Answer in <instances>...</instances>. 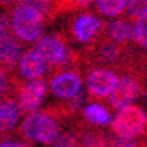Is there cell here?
<instances>
[{
  "instance_id": "1",
  "label": "cell",
  "mask_w": 147,
  "mask_h": 147,
  "mask_svg": "<svg viewBox=\"0 0 147 147\" xmlns=\"http://www.w3.org/2000/svg\"><path fill=\"white\" fill-rule=\"evenodd\" d=\"M21 134L27 141H34L38 144H51L61 134L59 123L51 114L48 112H32L26 117L19 128Z\"/></svg>"
},
{
  "instance_id": "2",
  "label": "cell",
  "mask_w": 147,
  "mask_h": 147,
  "mask_svg": "<svg viewBox=\"0 0 147 147\" xmlns=\"http://www.w3.org/2000/svg\"><path fill=\"white\" fill-rule=\"evenodd\" d=\"M114 134L120 138H136L147 128V114L139 106L128 104L118 109L117 115L110 121Z\"/></svg>"
},
{
  "instance_id": "3",
  "label": "cell",
  "mask_w": 147,
  "mask_h": 147,
  "mask_svg": "<svg viewBox=\"0 0 147 147\" xmlns=\"http://www.w3.org/2000/svg\"><path fill=\"white\" fill-rule=\"evenodd\" d=\"M45 26V16L26 5H18L11 16V29L19 40L34 42L40 37Z\"/></svg>"
},
{
  "instance_id": "4",
  "label": "cell",
  "mask_w": 147,
  "mask_h": 147,
  "mask_svg": "<svg viewBox=\"0 0 147 147\" xmlns=\"http://www.w3.org/2000/svg\"><path fill=\"white\" fill-rule=\"evenodd\" d=\"M35 50L45 58L48 64L55 66L56 69H64L72 66L77 61V55L67 48V43L59 35H45L38 37L35 43Z\"/></svg>"
},
{
  "instance_id": "5",
  "label": "cell",
  "mask_w": 147,
  "mask_h": 147,
  "mask_svg": "<svg viewBox=\"0 0 147 147\" xmlns=\"http://www.w3.org/2000/svg\"><path fill=\"white\" fill-rule=\"evenodd\" d=\"M47 94V82L43 78H34V80L24 83L18 90V106L21 112L24 114H32L38 110L42 101Z\"/></svg>"
},
{
  "instance_id": "6",
  "label": "cell",
  "mask_w": 147,
  "mask_h": 147,
  "mask_svg": "<svg viewBox=\"0 0 147 147\" xmlns=\"http://www.w3.org/2000/svg\"><path fill=\"white\" fill-rule=\"evenodd\" d=\"M139 91L141 88L136 78L129 77V75H123L121 78H118L115 88L109 94V104L118 110L128 104H133V101L139 96Z\"/></svg>"
},
{
  "instance_id": "7",
  "label": "cell",
  "mask_w": 147,
  "mask_h": 147,
  "mask_svg": "<svg viewBox=\"0 0 147 147\" xmlns=\"http://www.w3.org/2000/svg\"><path fill=\"white\" fill-rule=\"evenodd\" d=\"M50 90L58 99L67 101L82 91V77L75 70H67L56 75L50 82Z\"/></svg>"
},
{
  "instance_id": "8",
  "label": "cell",
  "mask_w": 147,
  "mask_h": 147,
  "mask_svg": "<svg viewBox=\"0 0 147 147\" xmlns=\"http://www.w3.org/2000/svg\"><path fill=\"white\" fill-rule=\"evenodd\" d=\"M117 82V74L110 69H93L86 77L88 91L96 98H109Z\"/></svg>"
},
{
  "instance_id": "9",
  "label": "cell",
  "mask_w": 147,
  "mask_h": 147,
  "mask_svg": "<svg viewBox=\"0 0 147 147\" xmlns=\"http://www.w3.org/2000/svg\"><path fill=\"white\" fill-rule=\"evenodd\" d=\"M48 70V63L35 48L29 50L19 58V74L27 80L43 77Z\"/></svg>"
},
{
  "instance_id": "10",
  "label": "cell",
  "mask_w": 147,
  "mask_h": 147,
  "mask_svg": "<svg viewBox=\"0 0 147 147\" xmlns=\"http://www.w3.org/2000/svg\"><path fill=\"white\" fill-rule=\"evenodd\" d=\"M102 24L96 16L93 15H85L78 16L72 24V35L75 37V40L80 43H88V42L94 40L98 32L101 30Z\"/></svg>"
},
{
  "instance_id": "11",
  "label": "cell",
  "mask_w": 147,
  "mask_h": 147,
  "mask_svg": "<svg viewBox=\"0 0 147 147\" xmlns=\"http://www.w3.org/2000/svg\"><path fill=\"white\" fill-rule=\"evenodd\" d=\"M91 55L101 64H117L121 61L125 50H123V45H118L109 38H102V40L93 43Z\"/></svg>"
},
{
  "instance_id": "12",
  "label": "cell",
  "mask_w": 147,
  "mask_h": 147,
  "mask_svg": "<svg viewBox=\"0 0 147 147\" xmlns=\"http://www.w3.org/2000/svg\"><path fill=\"white\" fill-rule=\"evenodd\" d=\"M21 58V45L16 38L7 35L0 38V64L5 69H13Z\"/></svg>"
},
{
  "instance_id": "13",
  "label": "cell",
  "mask_w": 147,
  "mask_h": 147,
  "mask_svg": "<svg viewBox=\"0 0 147 147\" xmlns=\"http://www.w3.org/2000/svg\"><path fill=\"white\" fill-rule=\"evenodd\" d=\"M21 117V109L13 99L0 101V131L7 133L16 126Z\"/></svg>"
},
{
  "instance_id": "14",
  "label": "cell",
  "mask_w": 147,
  "mask_h": 147,
  "mask_svg": "<svg viewBox=\"0 0 147 147\" xmlns=\"http://www.w3.org/2000/svg\"><path fill=\"white\" fill-rule=\"evenodd\" d=\"M106 37L118 45H126L133 40V26L125 19H117L107 24Z\"/></svg>"
},
{
  "instance_id": "15",
  "label": "cell",
  "mask_w": 147,
  "mask_h": 147,
  "mask_svg": "<svg viewBox=\"0 0 147 147\" xmlns=\"http://www.w3.org/2000/svg\"><path fill=\"white\" fill-rule=\"evenodd\" d=\"M83 118L94 126H107L112 121L110 112L101 104H88L83 107Z\"/></svg>"
},
{
  "instance_id": "16",
  "label": "cell",
  "mask_w": 147,
  "mask_h": 147,
  "mask_svg": "<svg viewBox=\"0 0 147 147\" xmlns=\"http://www.w3.org/2000/svg\"><path fill=\"white\" fill-rule=\"evenodd\" d=\"M18 5H26L45 16V18H53L56 15V5L55 0H18Z\"/></svg>"
},
{
  "instance_id": "17",
  "label": "cell",
  "mask_w": 147,
  "mask_h": 147,
  "mask_svg": "<svg viewBox=\"0 0 147 147\" xmlns=\"http://www.w3.org/2000/svg\"><path fill=\"white\" fill-rule=\"evenodd\" d=\"M128 0H96V10L104 16H117L120 15Z\"/></svg>"
},
{
  "instance_id": "18",
  "label": "cell",
  "mask_w": 147,
  "mask_h": 147,
  "mask_svg": "<svg viewBox=\"0 0 147 147\" xmlns=\"http://www.w3.org/2000/svg\"><path fill=\"white\" fill-rule=\"evenodd\" d=\"M133 40L147 51V15L136 19L133 26Z\"/></svg>"
},
{
  "instance_id": "19",
  "label": "cell",
  "mask_w": 147,
  "mask_h": 147,
  "mask_svg": "<svg viewBox=\"0 0 147 147\" xmlns=\"http://www.w3.org/2000/svg\"><path fill=\"white\" fill-rule=\"evenodd\" d=\"M80 147H110V142L101 133H86L82 138Z\"/></svg>"
},
{
  "instance_id": "20",
  "label": "cell",
  "mask_w": 147,
  "mask_h": 147,
  "mask_svg": "<svg viewBox=\"0 0 147 147\" xmlns=\"http://www.w3.org/2000/svg\"><path fill=\"white\" fill-rule=\"evenodd\" d=\"M90 3H91V0H55L56 13H59V11L82 10V8H86Z\"/></svg>"
},
{
  "instance_id": "21",
  "label": "cell",
  "mask_w": 147,
  "mask_h": 147,
  "mask_svg": "<svg viewBox=\"0 0 147 147\" xmlns=\"http://www.w3.org/2000/svg\"><path fill=\"white\" fill-rule=\"evenodd\" d=\"M128 13L131 18L138 19L147 15V0H128Z\"/></svg>"
},
{
  "instance_id": "22",
  "label": "cell",
  "mask_w": 147,
  "mask_h": 147,
  "mask_svg": "<svg viewBox=\"0 0 147 147\" xmlns=\"http://www.w3.org/2000/svg\"><path fill=\"white\" fill-rule=\"evenodd\" d=\"M51 147H80L75 134L72 133H63L59 134L55 141L51 142Z\"/></svg>"
},
{
  "instance_id": "23",
  "label": "cell",
  "mask_w": 147,
  "mask_h": 147,
  "mask_svg": "<svg viewBox=\"0 0 147 147\" xmlns=\"http://www.w3.org/2000/svg\"><path fill=\"white\" fill-rule=\"evenodd\" d=\"M110 147H139V142H138L134 138H120V136H117L114 141H110Z\"/></svg>"
},
{
  "instance_id": "24",
  "label": "cell",
  "mask_w": 147,
  "mask_h": 147,
  "mask_svg": "<svg viewBox=\"0 0 147 147\" xmlns=\"http://www.w3.org/2000/svg\"><path fill=\"white\" fill-rule=\"evenodd\" d=\"M11 34V24H10V18L5 15H0V38L10 35Z\"/></svg>"
},
{
  "instance_id": "25",
  "label": "cell",
  "mask_w": 147,
  "mask_h": 147,
  "mask_svg": "<svg viewBox=\"0 0 147 147\" xmlns=\"http://www.w3.org/2000/svg\"><path fill=\"white\" fill-rule=\"evenodd\" d=\"M10 88V82H8V77H7V72H5L2 67H0V96H5Z\"/></svg>"
},
{
  "instance_id": "26",
  "label": "cell",
  "mask_w": 147,
  "mask_h": 147,
  "mask_svg": "<svg viewBox=\"0 0 147 147\" xmlns=\"http://www.w3.org/2000/svg\"><path fill=\"white\" fill-rule=\"evenodd\" d=\"M0 147H30L26 142H16V141H5L0 144Z\"/></svg>"
},
{
  "instance_id": "27",
  "label": "cell",
  "mask_w": 147,
  "mask_h": 147,
  "mask_svg": "<svg viewBox=\"0 0 147 147\" xmlns=\"http://www.w3.org/2000/svg\"><path fill=\"white\" fill-rule=\"evenodd\" d=\"M0 2H13V0H0Z\"/></svg>"
}]
</instances>
